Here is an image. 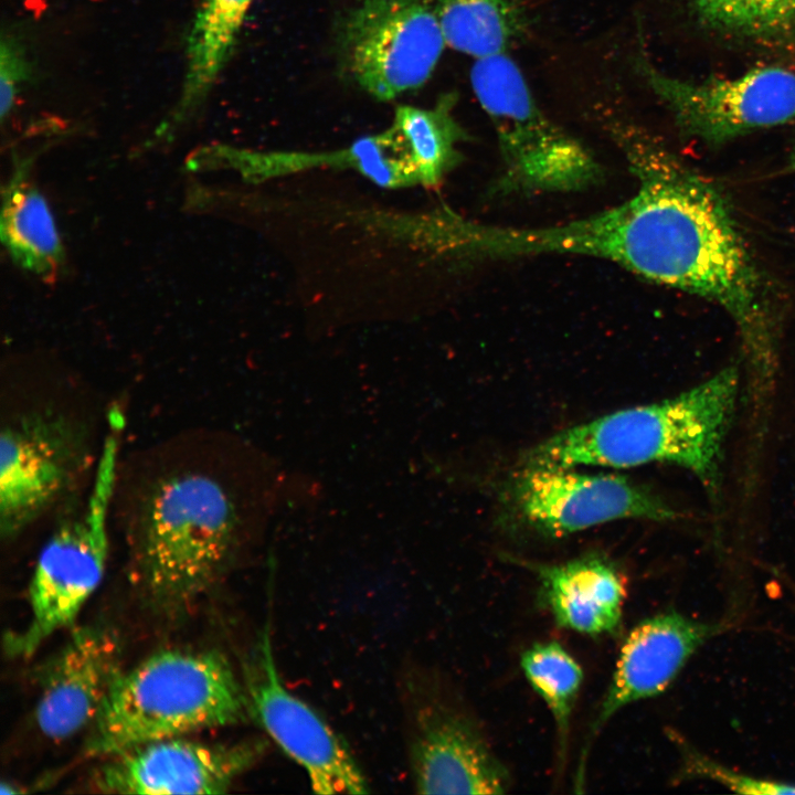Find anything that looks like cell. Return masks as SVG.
<instances>
[{
	"mask_svg": "<svg viewBox=\"0 0 795 795\" xmlns=\"http://www.w3.org/2000/svg\"><path fill=\"white\" fill-rule=\"evenodd\" d=\"M602 124L637 181L624 201V268L725 310L753 384L766 391L777 364L776 301L723 197L640 125L612 112Z\"/></svg>",
	"mask_w": 795,
	"mask_h": 795,
	"instance_id": "6da1fadb",
	"label": "cell"
},
{
	"mask_svg": "<svg viewBox=\"0 0 795 795\" xmlns=\"http://www.w3.org/2000/svg\"><path fill=\"white\" fill-rule=\"evenodd\" d=\"M129 483L123 521L151 598L178 610L220 576L257 521L246 462L230 443L205 436L168 442Z\"/></svg>",
	"mask_w": 795,
	"mask_h": 795,
	"instance_id": "7a4b0ae2",
	"label": "cell"
},
{
	"mask_svg": "<svg viewBox=\"0 0 795 795\" xmlns=\"http://www.w3.org/2000/svg\"><path fill=\"white\" fill-rule=\"evenodd\" d=\"M735 364L660 402L628 407L566 428L529 451L524 465L633 467L669 463L691 471L717 497L724 444L736 409Z\"/></svg>",
	"mask_w": 795,
	"mask_h": 795,
	"instance_id": "3957f363",
	"label": "cell"
},
{
	"mask_svg": "<svg viewBox=\"0 0 795 795\" xmlns=\"http://www.w3.org/2000/svg\"><path fill=\"white\" fill-rule=\"evenodd\" d=\"M247 718L243 681L223 654L166 649L119 672L89 727L84 751L107 757Z\"/></svg>",
	"mask_w": 795,
	"mask_h": 795,
	"instance_id": "277c9868",
	"label": "cell"
},
{
	"mask_svg": "<svg viewBox=\"0 0 795 795\" xmlns=\"http://www.w3.org/2000/svg\"><path fill=\"white\" fill-rule=\"evenodd\" d=\"M51 391L8 392L0 437V533L12 541L83 497L103 442L75 402Z\"/></svg>",
	"mask_w": 795,
	"mask_h": 795,
	"instance_id": "5b68a950",
	"label": "cell"
},
{
	"mask_svg": "<svg viewBox=\"0 0 795 795\" xmlns=\"http://www.w3.org/2000/svg\"><path fill=\"white\" fill-rule=\"evenodd\" d=\"M123 427V418L109 420L87 494L56 520L38 556L29 585V621L4 637L10 657L32 656L52 634L72 625L103 577Z\"/></svg>",
	"mask_w": 795,
	"mask_h": 795,
	"instance_id": "8992f818",
	"label": "cell"
},
{
	"mask_svg": "<svg viewBox=\"0 0 795 795\" xmlns=\"http://www.w3.org/2000/svg\"><path fill=\"white\" fill-rule=\"evenodd\" d=\"M470 83L497 137L501 168L495 192H575L601 182L598 160L542 112L507 53L475 61Z\"/></svg>",
	"mask_w": 795,
	"mask_h": 795,
	"instance_id": "52a82bcc",
	"label": "cell"
},
{
	"mask_svg": "<svg viewBox=\"0 0 795 795\" xmlns=\"http://www.w3.org/2000/svg\"><path fill=\"white\" fill-rule=\"evenodd\" d=\"M445 45L435 10L424 0H361L340 33L347 70L380 100L424 85Z\"/></svg>",
	"mask_w": 795,
	"mask_h": 795,
	"instance_id": "ba28073f",
	"label": "cell"
},
{
	"mask_svg": "<svg viewBox=\"0 0 795 795\" xmlns=\"http://www.w3.org/2000/svg\"><path fill=\"white\" fill-rule=\"evenodd\" d=\"M243 685L250 718L305 771L314 793L370 792L367 777L342 736L285 687L267 626L244 662Z\"/></svg>",
	"mask_w": 795,
	"mask_h": 795,
	"instance_id": "9c48e42d",
	"label": "cell"
},
{
	"mask_svg": "<svg viewBox=\"0 0 795 795\" xmlns=\"http://www.w3.org/2000/svg\"><path fill=\"white\" fill-rule=\"evenodd\" d=\"M635 68L680 131L706 144L795 119V73L785 68L762 67L704 82L668 75L643 56L635 59Z\"/></svg>",
	"mask_w": 795,
	"mask_h": 795,
	"instance_id": "30bf717a",
	"label": "cell"
},
{
	"mask_svg": "<svg viewBox=\"0 0 795 795\" xmlns=\"http://www.w3.org/2000/svg\"><path fill=\"white\" fill-rule=\"evenodd\" d=\"M522 522L560 538L617 519L671 521L678 511L648 489L615 474H585L573 467L524 465L510 489Z\"/></svg>",
	"mask_w": 795,
	"mask_h": 795,
	"instance_id": "8fae6325",
	"label": "cell"
},
{
	"mask_svg": "<svg viewBox=\"0 0 795 795\" xmlns=\"http://www.w3.org/2000/svg\"><path fill=\"white\" fill-rule=\"evenodd\" d=\"M267 749L263 739L211 744L168 738L107 756L92 776L106 794H221Z\"/></svg>",
	"mask_w": 795,
	"mask_h": 795,
	"instance_id": "7c38bea8",
	"label": "cell"
},
{
	"mask_svg": "<svg viewBox=\"0 0 795 795\" xmlns=\"http://www.w3.org/2000/svg\"><path fill=\"white\" fill-rule=\"evenodd\" d=\"M409 763L417 794H504L510 776L478 728L433 700L412 708Z\"/></svg>",
	"mask_w": 795,
	"mask_h": 795,
	"instance_id": "4fadbf2b",
	"label": "cell"
},
{
	"mask_svg": "<svg viewBox=\"0 0 795 795\" xmlns=\"http://www.w3.org/2000/svg\"><path fill=\"white\" fill-rule=\"evenodd\" d=\"M725 627V623L702 622L668 610L642 621L629 632L587 732L580 756L579 785L583 782L592 743L615 713L630 703L665 691L691 656Z\"/></svg>",
	"mask_w": 795,
	"mask_h": 795,
	"instance_id": "5bb4252c",
	"label": "cell"
},
{
	"mask_svg": "<svg viewBox=\"0 0 795 795\" xmlns=\"http://www.w3.org/2000/svg\"><path fill=\"white\" fill-rule=\"evenodd\" d=\"M120 671L119 644L110 629L74 628L39 670L34 719L40 732L64 741L89 728Z\"/></svg>",
	"mask_w": 795,
	"mask_h": 795,
	"instance_id": "9a60e30c",
	"label": "cell"
},
{
	"mask_svg": "<svg viewBox=\"0 0 795 795\" xmlns=\"http://www.w3.org/2000/svg\"><path fill=\"white\" fill-rule=\"evenodd\" d=\"M539 597L555 624L580 634H612L621 626L626 586L607 559L587 555L538 564Z\"/></svg>",
	"mask_w": 795,
	"mask_h": 795,
	"instance_id": "2e32d148",
	"label": "cell"
},
{
	"mask_svg": "<svg viewBox=\"0 0 795 795\" xmlns=\"http://www.w3.org/2000/svg\"><path fill=\"white\" fill-rule=\"evenodd\" d=\"M253 1H202L187 38L186 72L179 98L156 136L172 134L201 106L233 51Z\"/></svg>",
	"mask_w": 795,
	"mask_h": 795,
	"instance_id": "e0dca14e",
	"label": "cell"
},
{
	"mask_svg": "<svg viewBox=\"0 0 795 795\" xmlns=\"http://www.w3.org/2000/svg\"><path fill=\"white\" fill-rule=\"evenodd\" d=\"M434 10L446 45L475 61L507 53L528 26L512 0H437Z\"/></svg>",
	"mask_w": 795,
	"mask_h": 795,
	"instance_id": "ac0fdd59",
	"label": "cell"
},
{
	"mask_svg": "<svg viewBox=\"0 0 795 795\" xmlns=\"http://www.w3.org/2000/svg\"><path fill=\"white\" fill-rule=\"evenodd\" d=\"M18 171L4 193L1 236L11 256L36 274H52L62 244L51 210L39 190Z\"/></svg>",
	"mask_w": 795,
	"mask_h": 795,
	"instance_id": "d6986e66",
	"label": "cell"
},
{
	"mask_svg": "<svg viewBox=\"0 0 795 795\" xmlns=\"http://www.w3.org/2000/svg\"><path fill=\"white\" fill-rule=\"evenodd\" d=\"M452 96L443 97L435 108H396L393 128L398 132L416 180L438 183L459 162L456 145L466 138L455 120Z\"/></svg>",
	"mask_w": 795,
	"mask_h": 795,
	"instance_id": "ffe728a7",
	"label": "cell"
},
{
	"mask_svg": "<svg viewBox=\"0 0 795 795\" xmlns=\"http://www.w3.org/2000/svg\"><path fill=\"white\" fill-rule=\"evenodd\" d=\"M520 666L532 689L549 708L556 727L559 760L565 757L572 712L583 681V670L558 642L527 648Z\"/></svg>",
	"mask_w": 795,
	"mask_h": 795,
	"instance_id": "44dd1931",
	"label": "cell"
},
{
	"mask_svg": "<svg viewBox=\"0 0 795 795\" xmlns=\"http://www.w3.org/2000/svg\"><path fill=\"white\" fill-rule=\"evenodd\" d=\"M710 25L742 35L772 36L795 28V0H688Z\"/></svg>",
	"mask_w": 795,
	"mask_h": 795,
	"instance_id": "7402d4cb",
	"label": "cell"
},
{
	"mask_svg": "<svg viewBox=\"0 0 795 795\" xmlns=\"http://www.w3.org/2000/svg\"><path fill=\"white\" fill-rule=\"evenodd\" d=\"M681 765L677 775L682 780H709L741 794H795V784L771 781L730 770L685 741L677 740Z\"/></svg>",
	"mask_w": 795,
	"mask_h": 795,
	"instance_id": "603a6c76",
	"label": "cell"
},
{
	"mask_svg": "<svg viewBox=\"0 0 795 795\" xmlns=\"http://www.w3.org/2000/svg\"><path fill=\"white\" fill-rule=\"evenodd\" d=\"M30 64L23 44L13 33H2L0 43V115L12 110L23 83L29 78Z\"/></svg>",
	"mask_w": 795,
	"mask_h": 795,
	"instance_id": "cb8c5ba5",
	"label": "cell"
},
{
	"mask_svg": "<svg viewBox=\"0 0 795 795\" xmlns=\"http://www.w3.org/2000/svg\"><path fill=\"white\" fill-rule=\"evenodd\" d=\"M789 168H792V170L795 171V150L793 151L791 159H789Z\"/></svg>",
	"mask_w": 795,
	"mask_h": 795,
	"instance_id": "d4e9b609",
	"label": "cell"
}]
</instances>
